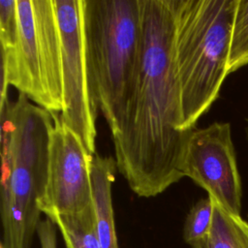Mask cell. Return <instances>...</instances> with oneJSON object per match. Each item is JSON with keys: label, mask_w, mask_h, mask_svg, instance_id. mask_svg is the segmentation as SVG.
<instances>
[{"label": "cell", "mask_w": 248, "mask_h": 248, "mask_svg": "<svg viewBox=\"0 0 248 248\" xmlns=\"http://www.w3.org/2000/svg\"><path fill=\"white\" fill-rule=\"evenodd\" d=\"M13 172L8 207L1 211L5 248H30L41 222L38 206L46 183L50 112L24 94L11 102Z\"/></svg>", "instance_id": "4"}, {"label": "cell", "mask_w": 248, "mask_h": 248, "mask_svg": "<svg viewBox=\"0 0 248 248\" xmlns=\"http://www.w3.org/2000/svg\"><path fill=\"white\" fill-rule=\"evenodd\" d=\"M137 75L117 127L110 132L117 170L141 198L166 191L179 170L188 133L180 129V89L173 64V0H141Z\"/></svg>", "instance_id": "1"}, {"label": "cell", "mask_w": 248, "mask_h": 248, "mask_svg": "<svg viewBox=\"0 0 248 248\" xmlns=\"http://www.w3.org/2000/svg\"><path fill=\"white\" fill-rule=\"evenodd\" d=\"M18 40L1 51L0 105L16 87L48 112L62 111L61 43L53 0H16Z\"/></svg>", "instance_id": "5"}, {"label": "cell", "mask_w": 248, "mask_h": 248, "mask_svg": "<svg viewBox=\"0 0 248 248\" xmlns=\"http://www.w3.org/2000/svg\"><path fill=\"white\" fill-rule=\"evenodd\" d=\"M213 220V201L210 197L198 201L190 209L183 228L184 241L191 248H206Z\"/></svg>", "instance_id": "12"}, {"label": "cell", "mask_w": 248, "mask_h": 248, "mask_svg": "<svg viewBox=\"0 0 248 248\" xmlns=\"http://www.w3.org/2000/svg\"><path fill=\"white\" fill-rule=\"evenodd\" d=\"M61 43L62 111L59 118L96 154L99 104L87 53L83 0H53Z\"/></svg>", "instance_id": "6"}, {"label": "cell", "mask_w": 248, "mask_h": 248, "mask_svg": "<svg viewBox=\"0 0 248 248\" xmlns=\"http://www.w3.org/2000/svg\"><path fill=\"white\" fill-rule=\"evenodd\" d=\"M46 183L38 206L46 217L76 214L93 204L90 154L81 139L59 118L50 113Z\"/></svg>", "instance_id": "8"}, {"label": "cell", "mask_w": 248, "mask_h": 248, "mask_svg": "<svg viewBox=\"0 0 248 248\" xmlns=\"http://www.w3.org/2000/svg\"><path fill=\"white\" fill-rule=\"evenodd\" d=\"M179 170L226 211L240 216L242 187L230 123L192 129L182 148Z\"/></svg>", "instance_id": "7"}, {"label": "cell", "mask_w": 248, "mask_h": 248, "mask_svg": "<svg viewBox=\"0 0 248 248\" xmlns=\"http://www.w3.org/2000/svg\"><path fill=\"white\" fill-rule=\"evenodd\" d=\"M87 53L99 108L110 132L121 118L141 50V0H83Z\"/></svg>", "instance_id": "3"}, {"label": "cell", "mask_w": 248, "mask_h": 248, "mask_svg": "<svg viewBox=\"0 0 248 248\" xmlns=\"http://www.w3.org/2000/svg\"><path fill=\"white\" fill-rule=\"evenodd\" d=\"M237 0H173V64L188 133L219 97L229 73Z\"/></svg>", "instance_id": "2"}, {"label": "cell", "mask_w": 248, "mask_h": 248, "mask_svg": "<svg viewBox=\"0 0 248 248\" xmlns=\"http://www.w3.org/2000/svg\"><path fill=\"white\" fill-rule=\"evenodd\" d=\"M248 65V0H237L229 53V73Z\"/></svg>", "instance_id": "13"}, {"label": "cell", "mask_w": 248, "mask_h": 248, "mask_svg": "<svg viewBox=\"0 0 248 248\" xmlns=\"http://www.w3.org/2000/svg\"><path fill=\"white\" fill-rule=\"evenodd\" d=\"M0 248H5V247H4V246H3V244H2V243H1V244H0Z\"/></svg>", "instance_id": "16"}, {"label": "cell", "mask_w": 248, "mask_h": 248, "mask_svg": "<svg viewBox=\"0 0 248 248\" xmlns=\"http://www.w3.org/2000/svg\"><path fill=\"white\" fill-rule=\"evenodd\" d=\"M207 247L248 248V222L241 216L229 213L213 201V220Z\"/></svg>", "instance_id": "11"}, {"label": "cell", "mask_w": 248, "mask_h": 248, "mask_svg": "<svg viewBox=\"0 0 248 248\" xmlns=\"http://www.w3.org/2000/svg\"><path fill=\"white\" fill-rule=\"evenodd\" d=\"M37 235L41 248H57L56 226L47 217L41 220L37 229Z\"/></svg>", "instance_id": "15"}, {"label": "cell", "mask_w": 248, "mask_h": 248, "mask_svg": "<svg viewBox=\"0 0 248 248\" xmlns=\"http://www.w3.org/2000/svg\"><path fill=\"white\" fill-rule=\"evenodd\" d=\"M59 230L66 248H102L93 204L76 214H52L47 217Z\"/></svg>", "instance_id": "10"}, {"label": "cell", "mask_w": 248, "mask_h": 248, "mask_svg": "<svg viewBox=\"0 0 248 248\" xmlns=\"http://www.w3.org/2000/svg\"><path fill=\"white\" fill-rule=\"evenodd\" d=\"M117 170L115 159L95 154L91 161L93 207L102 248H119L112 205V184Z\"/></svg>", "instance_id": "9"}, {"label": "cell", "mask_w": 248, "mask_h": 248, "mask_svg": "<svg viewBox=\"0 0 248 248\" xmlns=\"http://www.w3.org/2000/svg\"><path fill=\"white\" fill-rule=\"evenodd\" d=\"M18 12L16 0H0L1 51L13 50L18 40Z\"/></svg>", "instance_id": "14"}, {"label": "cell", "mask_w": 248, "mask_h": 248, "mask_svg": "<svg viewBox=\"0 0 248 248\" xmlns=\"http://www.w3.org/2000/svg\"><path fill=\"white\" fill-rule=\"evenodd\" d=\"M206 248H208V247H207V246H206Z\"/></svg>", "instance_id": "17"}]
</instances>
